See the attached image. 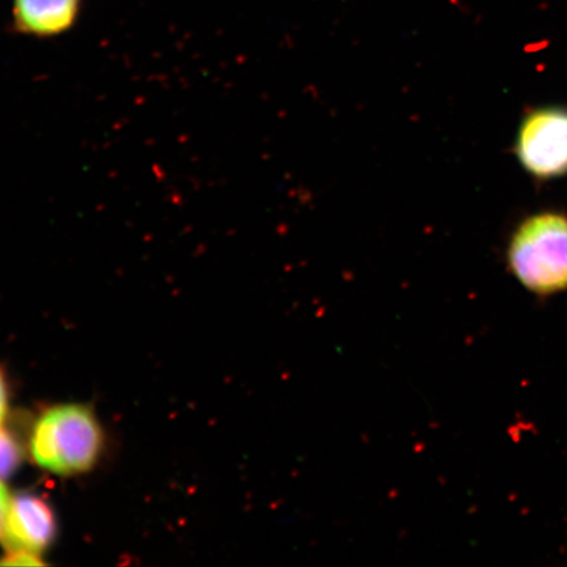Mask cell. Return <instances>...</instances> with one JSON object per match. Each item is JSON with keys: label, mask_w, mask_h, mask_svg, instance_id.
<instances>
[{"label": "cell", "mask_w": 567, "mask_h": 567, "mask_svg": "<svg viewBox=\"0 0 567 567\" xmlns=\"http://www.w3.org/2000/svg\"><path fill=\"white\" fill-rule=\"evenodd\" d=\"M103 444L95 414L86 406L66 403L48 409L34 422L30 453L42 471L75 476L96 465Z\"/></svg>", "instance_id": "cell-1"}, {"label": "cell", "mask_w": 567, "mask_h": 567, "mask_svg": "<svg viewBox=\"0 0 567 567\" xmlns=\"http://www.w3.org/2000/svg\"><path fill=\"white\" fill-rule=\"evenodd\" d=\"M508 266L522 286L536 295L567 289V217L559 213L532 216L516 229Z\"/></svg>", "instance_id": "cell-2"}, {"label": "cell", "mask_w": 567, "mask_h": 567, "mask_svg": "<svg viewBox=\"0 0 567 567\" xmlns=\"http://www.w3.org/2000/svg\"><path fill=\"white\" fill-rule=\"evenodd\" d=\"M516 155L540 179L567 173V110L549 106L530 112L517 133Z\"/></svg>", "instance_id": "cell-3"}, {"label": "cell", "mask_w": 567, "mask_h": 567, "mask_svg": "<svg viewBox=\"0 0 567 567\" xmlns=\"http://www.w3.org/2000/svg\"><path fill=\"white\" fill-rule=\"evenodd\" d=\"M55 516L48 503L33 494L12 496L0 540L7 553L40 556L55 537Z\"/></svg>", "instance_id": "cell-4"}, {"label": "cell", "mask_w": 567, "mask_h": 567, "mask_svg": "<svg viewBox=\"0 0 567 567\" xmlns=\"http://www.w3.org/2000/svg\"><path fill=\"white\" fill-rule=\"evenodd\" d=\"M82 0H13L16 30L34 38H54L73 28Z\"/></svg>", "instance_id": "cell-5"}, {"label": "cell", "mask_w": 567, "mask_h": 567, "mask_svg": "<svg viewBox=\"0 0 567 567\" xmlns=\"http://www.w3.org/2000/svg\"><path fill=\"white\" fill-rule=\"evenodd\" d=\"M21 446L11 432L0 427V481L9 478L12 473H16L20 463Z\"/></svg>", "instance_id": "cell-6"}, {"label": "cell", "mask_w": 567, "mask_h": 567, "mask_svg": "<svg viewBox=\"0 0 567 567\" xmlns=\"http://www.w3.org/2000/svg\"><path fill=\"white\" fill-rule=\"evenodd\" d=\"M0 565L6 566H41L44 565L40 556L27 555V553H7Z\"/></svg>", "instance_id": "cell-7"}, {"label": "cell", "mask_w": 567, "mask_h": 567, "mask_svg": "<svg viewBox=\"0 0 567 567\" xmlns=\"http://www.w3.org/2000/svg\"><path fill=\"white\" fill-rule=\"evenodd\" d=\"M10 392L9 384L2 370H0V427H3V423L9 413Z\"/></svg>", "instance_id": "cell-8"}, {"label": "cell", "mask_w": 567, "mask_h": 567, "mask_svg": "<svg viewBox=\"0 0 567 567\" xmlns=\"http://www.w3.org/2000/svg\"><path fill=\"white\" fill-rule=\"evenodd\" d=\"M11 498L12 496H10L9 491H7L3 481H0V536H2L6 516L7 513H9Z\"/></svg>", "instance_id": "cell-9"}]
</instances>
